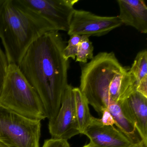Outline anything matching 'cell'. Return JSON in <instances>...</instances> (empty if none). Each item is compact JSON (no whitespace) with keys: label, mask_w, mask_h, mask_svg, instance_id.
Wrapping results in <instances>:
<instances>
[{"label":"cell","mask_w":147,"mask_h":147,"mask_svg":"<svg viewBox=\"0 0 147 147\" xmlns=\"http://www.w3.org/2000/svg\"><path fill=\"white\" fill-rule=\"evenodd\" d=\"M83 134L97 147H128L136 144L113 125H104L100 119L93 117Z\"/></svg>","instance_id":"obj_9"},{"label":"cell","mask_w":147,"mask_h":147,"mask_svg":"<svg viewBox=\"0 0 147 147\" xmlns=\"http://www.w3.org/2000/svg\"><path fill=\"white\" fill-rule=\"evenodd\" d=\"M101 116V118L100 119V120L102 124L107 125H116V122L107 109H105L102 111Z\"/></svg>","instance_id":"obj_18"},{"label":"cell","mask_w":147,"mask_h":147,"mask_svg":"<svg viewBox=\"0 0 147 147\" xmlns=\"http://www.w3.org/2000/svg\"><path fill=\"white\" fill-rule=\"evenodd\" d=\"M136 91L147 98V77L144 78L136 87Z\"/></svg>","instance_id":"obj_19"},{"label":"cell","mask_w":147,"mask_h":147,"mask_svg":"<svg viewBox=\"0 0 147 147\" xmlns=\"http://www.w3.org/2000/svg\"><path fill=\"white\" fill-rule=\"evenodd\" d=\"M41 123L0 105V142L9 147H39Z\"/></svg>","instance_id":"obj_5"},{"label":"cell","mask_w":147,"mask_h":147,"mask_svg":"<svg viewBox=\"0 0 147 147\" xmlns=\"http://www.w3.org/2000/svg\"><path fill=\"white\" fill-rule=\"evenodd\" d=\"M51 31L57 30L18 0H4L0 12V38L9 64L18 65L31 45Z\"/></svg>","instance_id":"obj_3"},{"label":"cell","mask_w":147,"mask_h":147,"mask_svg":"<svg viewBox=\"0 0 147 147\" xmlns=\"http://www.w3.org/2000/svg\"><path fill=\"white\" fill-rule=\"evenodd\" d=\"M76 115L80 134H83L90 124L92 116L89 111L88 102L79 88H73Z\"/></svg>","instance_id":"obj_12"},{"label":"cell","mask_w":147,"mask_h":147,"mask_svg":"<svg viewBox=\"0 0 147 147\" xmlns=\"http://www.w3.org/2000/svg\"><path fill=\"white\" fill-rule=\"evenodd\" d=\"M0 105L30 119L41 121L46 118L39 96L17 64H9Z\"/></svg>","instance_id":"obj_4"},{"label":"cell","mask_w":147,"mask_h":147,"mask_svg":"<svg viewBox=\"0 0 147 147\" xmlns=\"http://www.w3.org/2000/svg\"><path fill=\"white\" fill-rule=\"evenodd\" d=\"M129 71L135 81V87L144 78L147 77V51L146 49L139 51Z\"/></svg>","instance_id":"obj_13"},{"label":"cell","mask_w":147,"mask_h":147,"mask_svg":"<svg viewBox=\"0 0 147 147\" xmlns=\"http://www.w3.org/2000/svg\"><path fill=\"white\" fill-rule=\"evenodd\" d=\"M9 65L6 55L0 47V94L7 75Z\"/></svg>","instance_id":"obj_16"},{"label":"cell","mask_w":147,"mask_h":147,"mask_svg":"<svg viewBox=\"0 0 147 147\" xmlns=\"http://www.w3.org/2000/svg\"><path fill=\"white\" fill-rule=\"evenodd\" d=\"M86 36L74 35L70 36L68 42V45L66 46L63 51V57L66 60H69L71 58L76 59L79 45Z\"/></svg>","instance_id":"obj_15"},{"label":"cell","mask_w":147,"mask_h":147,"mask_svg":"<svg viewBox=\"0 0 147 147\" xmlns=\"http://www.w3.org/2000/svg\"><path fill=\"white\" fill-rule=\"evenodd\" d=\"M42 147H70L67 141L50 138L45 140Z\"/></svg>","instance_id":"obj_17"},{"label":"cell","mask_w":147,"mask_h":147,"mask_svg":"<svg viewBox=\"0 0 147 147\" xmlns=\"http://www.w3.org/2000/svg\"><path fill=\"white\" fill-rule=\"evenodd\" d=\"M93 46L89 37H85L79 45L76 61L86 63L88 59L92 60L93 58Z\"/></svg>","instance_id":"obj_14"},{"label":"cell","mask_w":147,"mask_h":147,"mask_svg":"<svg viewBox=\"0 0 147 147\" xmlns=\"http://www.w3.org/2000/svg\"><path fill=\"white\" fill-rule=\"evenodd\" d=\"M65 47L59 31L46 32L29 47L18 65L39 96L49 121L56 116L69 85Z\"/></svg>","instance_id":"obj_1"},{"label":"cell","mask_w":147,"mask_h":147,"mask_svg":"<svg viewBox=\"0 0 147 147\" xmlns=\"http://www.w3.org/2000/svg\"><path fill=\"white\" fill-rule=\"evenodd\" d=\"M118 16L123 25L130 26L142 33H147V7L142 0H118Z\"/></svg>","instance_id":"obj_11"},{"label":"cell","mask_w":147,"mask_h":147,"mask_svg":"<svg viewBox=\"0 0 147 147\" xmlns=\"http://www.w3.org/2000/svg\"><path fill=\"white\" fill-rule=\"evenodd\" d=\"M4 1V0H0V12H1V7H2V4H3Z\"/></svg>","instance_id":"obj_22"},{"label":"cell","mask_w":147,"mask_h":147,"mask_svg":"<svg viewBox=\"0 0 147 147\" xmlns=\"http://www.w3.org/2000/svg\"><path fill=\"white\" fill-rule=\"evenodd\" d=\"M82 147H95V146L92 144L91 143H89L88 144H86V145H84ZM128 147H147V145L145 144L144 143V142L143 141L140 142L138 143V144H133V145H131V146H129Z\"/></svg>","instance_id":"obj_20"},{"label":"cell","mask_w":147,"mask_h":147,"mask_svg":"<svg viewBox=\"0 0 147 147\" xmlns=\"http://www.w3.org/2000/svg\"><path fill=\"white\" fill-rule=\"evenodd\" d=\"M122 25L118 16H98L88 11L75 10L67 33L69 36H100Z\"/></svg>","instance_id":"obj_7"},{"label":"cell","mask_w":147,"mask_h":147,"mask_svg":"<svg viewBox=\"0 0 147 147\" xmlns=\"http://www.w3.org/2000/svg\"><path fill=\"white\" fill-rule=\"evenodd\" d=\"M52 24L57 31L68 32L79 0H18Z\"/></svg>","instance_id":"obj_6"},{"label":"cell","mask_w":147,"mask_h":147,"mask_svg":"<svg viewBox=\"0 0 147 147\" xmlns=\"http://www.w3.org/2000/svg\"><path fill=\"white\" fill-rule=\"evenodd\" d=\"M119 102L125 116L147 145V98L135 91Z\"/></svg>","instance_id":"obj_10"},{"label":"cell","mask_w":147,"mask_h":147,"mask_svg":"<svg viewBox=\"0 0 147 147\" xmlns=\"http://www.w3.org/2000/svg\"><path fill=\"white\" fill-rule=\"evenodd\" d=\"M73 88L68 85L56 116L49 121V131L52 138L67 141L80 134L76 115Z\"/></svg>","instance_id":"obj_8"},{"label":"cell","mask_w":147,"mask_h":147,"mask_svg":"<svg viewBox=\"0 0 147 147\" xmlns=\"http://www.w3.org/2000/svg\"><path fill=\"white\" fill-rule=\"evenodd\" d=\"M0 147H9L7 145H6L5 144L2 143V142H0Z\"/></svg>","instance_id":"obj_21"},{"label":"cell","mask_w":147,"mask_h":147,"mask_svg":"<svg viewBox=\"0 0 147 147\" xmlns=\"http://www.w3.org/2000/svg\"><path fill=\"white\" fill-rule=\"evenodd\" d=\"M79 88L100 116L110 105L136 91L129 69L120 63L113 52H100L82 67Z\"/></svg>","instance_id":"obj_2"}]
</instances>
